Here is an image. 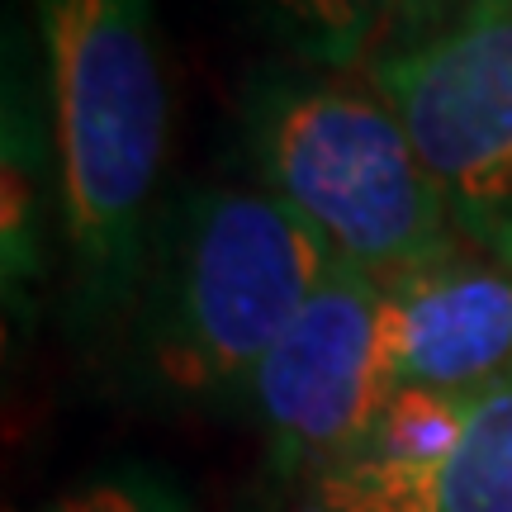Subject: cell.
I'll return each instance as SVG.
<instances>
[{"label":"cell","instance_id":"obj_8","mask_svg":"<svg viewBox=\"0 0 512 512\" xmlns=\"http://www.w3.org/2000/svg\"><path fill=\"white\" fill-rule=\"evenodd\" d=\"M280 62L313 72H366L418 0H242Z\"/></svg>","mask_w":512,"mask_h":512},{"label":"cell","instance_id":"obj_7","mask_svg":"<svg viewBox=\"0 0 512 512\" xmlns=\"http://www.w3.org/2000/svg\"><path fill=\"white\" fill-rule=\"evenodd\" d=\"M304 489L309 512H512V370L470 394L441 460L422 470L337 460Z\"/></svg>","mask_w":512,"mask_h":512},{"label":"cell","instance_id":"obj_10","mask_svg":"<svg viewBox=\"0 0 512 512\" xmlns=\"http://www.w3.org/2000/svg\"><path fill=\"white\" fill-rule=\"evenodd\" d=\"M38 512H195L176 479L147 465V460H119L100 465L91 475L67 484Z\"/></svg>","mask_w":512,"mask_h":512},{"label":"cell","instance_id":"obj_2","mask_svg":"<svg viewBox=\"0 0 512 512\" xmlns=\"http://www.w3.org/2000/svg\"><path fill=\"white\" fill-rule=\"evenodd\" d=\"M337 266L261 185H181L162 200L124 309L133 380L162 399H242Z\"/></svg>","mask_w":512,"mask_h":512},{"label":"cell","instance_id":"obj_1","mask_svg":"<svg viewBox=\"0 0 512 512\" xmlns=\"http://www.w3.org/2000/svg\"><path fill=\"white\" fill-rule=\"evenodd\" d=\"M76 318L124 323L162 209L171 86L152 0H34Z\"/></svg>","mask_w":512,"mask_h":512},{"label":"cell","instance_id":"obj_5","mask_svg":"<svg viewBox=\"0 0 512 512\" xmlns=\"http://www.w3.org/2000/svg\"><path fill=\"white\" fill-rule=\"evenodd\" d=\"M389 394L384 290L347 266H332L299 318L261 356L242 403L266 441V465L280 479L309 484L366 437Z\"/></svg>","mask_w":512,"mask_h":512},{"label":"cell","instance_id":"obj_4","mask_svg":"<svg viewBox=\"0 0 512 512\" xmlns=\"http://www.w3.org/2000/svg\"><path fill=\"white\" fill-rule=\"evenodd\" d=\"M479 252L512 266V0H418L366 67Z\"/></svg>","mask_w":512,"mask_h":512},{"label":"cell","instance_id":"obj_6","mask_svg":"<svg viewBox=\"0 0 512 512\" xmlns=\"http://www.w3.org/2000/svg\"><path fill=\"white\" fill-rule=\"evenodd\" d=\"M380 290L394 389L475 394L512 370V266L475 242Z\"/></svg>","mask_w":512,"mask_h":512},{"label":"cell","instance_id":"obj_9","mask_svg":"<svg viewBox=\"0 0 512 512\" xmlns=\"http://www.w3.org/2000/svg\"><path fill=\"white\" fill-rule=\"evenodd\" d=\"M38 114L29 100L15 105L5 86V299L19 304L43 271V209L57 195L38 185Z\"/></svg>","mask_w":512,"mask_h":512},{"label":"cell","instance_id":"obj_3","mask_svg":"<svg viewBox=\"0 0 512 512\" xmlns=\"http://www.w3.org/2000/svg\"><path fill=\"white\" fill-rule=\"evenodd\" d=\"M238 124L256 185L294 209L337 266L394 285L470 247L366 72L271 62L247 81Z\"/></svg>","mask_w":512,"mask_h":512}]
</instances>
